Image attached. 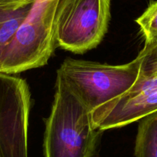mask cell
Segmentation results:
<instances>
[{
	"instance_id": "cell-5",
	"label": "cell",
	"mask_w": 157,
	"mask_h": 157,
	"mask_svg": "<svg viewBox=\"0 0 157 157\" xmlns=\"http://www.w3.org/2000/svg\"><path fill=\"white\" fill-rule=\"evenodd\" d=\"M29 108L26 82L0 72V157H28Z\"/></svg>"
},
{
	"instance_id": "cell-4",
	"label": "cell",
	"mask_w": 157,
	"mask_h": 157,
	"mask_svg": "<svg viewBox=\"0 0 157 157\" xmlns=\"http://www.w3.org/2000/svg\"><path fill=\"white\" fill-rule=\"evenodd\" d=\"M110 0H56V46L83 53L100 43L108 29Z\"/></svg>"
},
{
	"instance_id": "cell-12",
	"label": "cell",
	"mask_w": 157,
	"mask_h": 157,
	"mask_svg": "<svg viewBox=\"0 0 157 157\" xmlns=\"http://www.w3.org/2000/svg\"><path fill=\"white\" fill-rule=\"evenodd\" d=\"M154 46H155V45H154Z\"/></svg>"
},
{
	"instance_id": "cell-3",
	"label": "cell",
	"mask_w": 157,
	"mask_h": 157,
	"mask_svg": "<svg viewBox=\"0 0 157 157\" xmlns=\"http://www.w3.org/2000/svg\"><path fill=\"white\" fill-rule=\"evenodd\" d=\"M56 0H37L0 62V72L16 74L47 63L56 46Z\"/></svg>"
},
{
	"instance_id": "cell-1",
	"label": "cell",
	"mask_w": 157,
	"mask_h": 157,
	"mask_svg": "<svg viewBox=\"0 0 157 157\" xmlns=\"http://www.w3.org/2000/svg\"><path fill=\"white\" fill-rule=\"evenodd\" d=\"M98 136L92 112L57 76L55 99L46 122L45 157H93Z\"/></svg>"
},
{
	"instance_id": "cell-6",
	"label": "cell",
	"mask_w": 157,
	"mask_h": 157,
	"mask_svg": "<svg viewBox=\"0 0 157 157\" xmlns=\"http://www.w3.org/2000/svg\"><path fill=\"white\" fill-rule=\"evenodd\" d=\"M157 111V75L139 72L132 87L92 112L93 126L97 130L119 128L139 121Z\"/></svg>"
},
{
	"instance_id": "cell-10",
	"label": "cell",
	"mask_w": 157,
	"mask_h": 157,
	"mask_svg": "<svg viewBox=\"0 0 157 157\" xmlns=\"http://www.w3.org/2000/svg\"><path fill=\"white\" fill-rule=\"evenodd\" d=\"M137 57L140 60V72L157 75V45L144 46Z\"/></svg>"
},
{
	"instance_id": "cell-8",
	"label": "cell",
	"mask_w": 157,
	"mask_h": 157,
	"mask_svg": "<svg viewBox=\"0 0 157 157\" xmlns=\"http://www.w3.org/2000/svg\"><path fill=\"white\" fill-rule=\"evenodd\" d=\"M134 153L136 157H157V111L140 120Z\"/></svg>"
},
{
	"instance_id": "cell-7",
	"label": "cell",
	"mask_w": 157,
	"mask_h": 157,
	"mask_svg": "<svg viewBox=\"0 0 157 157\" xmlns=\"http://www.w3.org/2000/svg\"><path fill=\"white\" fill-rule=\"evenodd\" d=\"M34 4L17 9L0 8V62L18 29L29 14Z\"/></svg>"
},
{
	"instance_id": "cell-2",
	"label": "cell",
	"mask_w": 157,
	"mask_h": 157,
	"mask_svg": "<svg viewBox=\"0 0 157 157\" xmlns=\"http://www.w3.org/2000/svg\"><path fill=\"white\" fill-rule=\"evenodd\" d=\"M138 57L124 65L66 59L57 71L71 91L91 112L126 93L136 81Z\"/></svg>"
},
{
	"instance_id": "cell-9",
	"label": "cell",
	"mask_w": 157,
	"mask_h": 157,
	"mask_svg": "<svg viewBox=\"0 0 157 157\" xmlns=\"http://www.w3.org/2000/svg\"><path fill=\"white\" fill-rule=\"evenodd\" d=\"M136 22L144 37V46L157 45V0H154L149 4L146 10Z\"/></svg>"
},
{
	"instance_id": "cell-11",
	"label": "cell",
	"mask_w": 157,
	"mask_h": 157,
	"mask_svg": "<svg viewBox=\"0 0 157 157\" xmlns=\"http://www.w3.org/2000/svg\"><path fill=\"white\" fill-rule=\"evenodd\" d=\"M37 0H0V8L17 9L34 4Z\"/></svg>"
}]
</instances>
